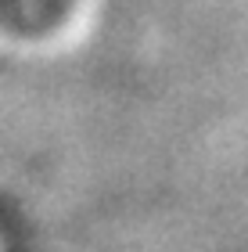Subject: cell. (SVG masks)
<instances>
[{
	"instance_id": "cell-1",
	"label": "cell",
	"mask_w": 248,
	"mask_h": 252,
	"mask_svg": "<svg viewBox=\"0 0 248 252\" xmlns=\"http://www.w3.org/2000/svg\"><path fill=\"white\" fill-rule=\"evenodd\" d=\"M26 4H36V0H0V7H11V11H22Z\"/></svg>"
}]
</instances>
